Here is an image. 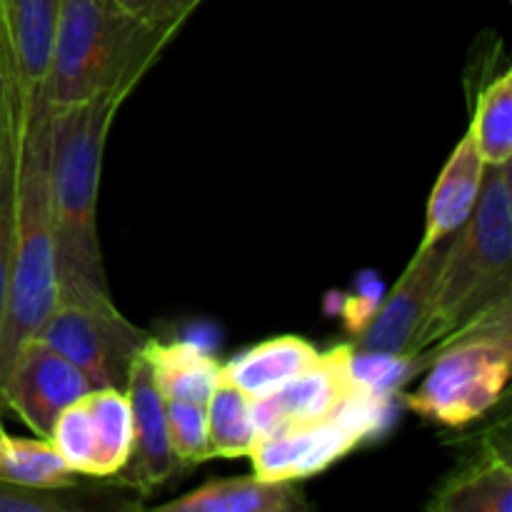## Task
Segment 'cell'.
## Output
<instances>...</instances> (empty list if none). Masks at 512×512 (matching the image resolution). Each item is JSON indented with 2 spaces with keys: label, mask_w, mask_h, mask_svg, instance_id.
Listing matches in <instances>:
<instances>
[{
  "label": "cell",
  "mask_w": 512,
  "mask_h": 512,
  "mask_svg": "<svg viewBox=\"0 0 512 512\" xmlns=\"http://www.w3.org/2000/svg\"><path fill=\"white\" fill-rule=\"evenodd\" d=\"M123 100L120 93H105L53 108L50 195L58 303H113L98 240V193L105 140Z\"/></svg>",
  "instance_id": "1"
},
{
  "label": "cell",
  "mask_w": 512,
  "mask_h": 512,
  "mask_svg": "<svg viewBox=\"0 0 512 512\" xmlns=\"http://www.w3.org/2000/svg\"><path fill=\"white\" fill-rule=\"evenodd\" d=\"M50 123L53 105L43 80L23 90L15 238L0 323V385L20 345L38 335L58 305L50 195Z\"/></svg>",
  "instance_id": "2"
},
{
  "label": "cell",
  "mask_w": 512,
  "mask_h": 512,
  "mask_svg": "<svg viewBox=\"0 0 512 512\" xmlns=\"http://www.w3.org/2000/svg\"><path fill=\"white\" fill-rule=\"evenodd\" d=\"M180 25L138 18L118 0H60L45 78L50 105L65 108L105 93L128 98Z\"/></svg>",
  "instance_id": "3"
},
{
  "label": "cell",
  "mask_w": 512,
  "mask_h": 512,
  "mask_svg": "<svg viewBox=\"0 0 512 512\" xmlns=\"http://www.w3.org/2000/svg\"><path fill=\"white\" fill-rule=\"evenodd\" d=\"M512 160L485 165L478 203L450 238L423 353L512 303Z\"/></svg>",
  "instance_id": "4"
},
{
  "label": "cell",
  "mask_w": 512,
  "mask_h": 512,
  "mask_svg": "<svg viewBox=\"0 0 512 512\" xmlns=\"http://www.w3.org/2000/svg\"><path fill=\"white\" fill-rule=\"evenodd\" d=\"M428 375L405 405L423 420L463 428L500 403L512 370V303L498 305L433 348Z\"/></svg>",
  "instance_id": "5"
},
{
  "label": "cell",
  "mask_w": 512,
  "mask_h": 512,
  "mask_svg": "<svg viewBox=\"0 0 512 512\" xmlns=\"http://www.w3.org/2000/svg\"><path fill=\"white\" fill-rule=\"evenodd\" d=\"M395 395L360 388L330 418L303 428L258 435L248 458L263 480H300L325 473L330 465L383 433L395 413Z\"/></svg>",
  "instance_id": "6"
},
{
  "label": "cell",
  "mask_w": 512,
  "mask_h": 512,
  "mask_svg": "<svg viewBox=\"0 0 512 512\" xmlns=\"http://www.w3.org/2000/svg\"><path fill=\"white\" fill-rule=\"evenodd\" d=\"M35 338L83 370L93 388L128 390L130 368L150 335L130 323L115 303H58Z\"/></svg>",
  "instance_id": "7"
},
{
  "label": "cell",
  "mask_w": 512,
  "mask_h": 512,
  "mask_svg": "<svg viewBox=\"0 0 512 512\" xmlns=\"http://www.w3.org/2000/svg\"><path fill=\"white\" fill-rule=\"evenodd\" d=\"M448 240L420 245L415 258L400 275L393 293L378 305L363 333L355 335V353L423 355V338L433 315L435 290L443 273Z\"/></svg>",
  "instance_id": "8"
},
{
  "label": "cell",
  "mask_w": 512,
  "mask_h": 512,
  "mask_svg": "<svg viewBox=\"0 0 512 512\" xmlns=\"http://www.w3.org/2000/svg\"><path fill=\"white\" fill-rule=\"evenodd\" d=\"M90 390L95 388L83 370L40 338H30L10 363L0 385V400L15 410L38 438L48 440L58 415Z\"/></svg>",
  "instance_id": "9"
},
{
  "label": "cell",
  "mask_w": 512,
  "mask_h": 512,
  "mask_svg": "<svg viewBox=\"0 0 512 512\" xmlns=\"http://www.w3.org/2000/svg\"><path fill=\"white\" fill-rule=\"evenodd\" d=\"M353 345H338L320 353L310 368L295 375L275 393L253 400L255 433L303 428L330 418L363 385L353 375ZM255 435V438H258Z\"/></svg>",
  "instance_id": "10"
},
{
  "label": "cell",
  "mask_w": 512,
  "mask_h": 512,
  "mask_svg": "<svg viewBox=\"0 0 512 512\" xmlns=\"http://www.w3.org/2000/svg\"><path fill=\"white\" fill-rule=\"evenodd\" d=\"M128 400L133 413V445H130L128 463L113 475L120 485L135 488L140 495H150L158 485L173 478L183 468L173 455L165 425V398L155 385L153 370L145 355L140 353L130 368Z\"/></svg>",
  "instance_id": "11"
},
{
  "label": "cell",
  "mask_w": 512,
  "mask_h": 512,
  "mask_svg": "<svg viewBox=\"0 0 512 512\" xmlns=\"http://www.w3.org/2000/svg\"><path fill=\"white\" fill-rule=\"evenodd\" d=\"M23 88L18 83L13 55L0 28V323H3L5 290L15 238V205H18V160Z\"/></svg>",
  "instance_id": "12"
},
{
  "label": "cell",
  "mask_w": 512,
  "mask_h": 512,
  "mask_svg": "<svg viewBox=\"0 0 512 512\" xmlns=\"http://www.w3.org/2000/svg\"><path fill=\"white\" fill-rule=\"evenodd\" d=\"M485 160L475 145L473 133H465L455 145L453 155L445 168L440 170L438 183L430 193L428 210H425V235L420 245H433L448 240L463 228L465 220L478 203L480 185H483Z\"/></svg>",
  "instance_id": "13"
},
{
  "label": "cell",
  "mask_w": 512,
  "mask_h": 512,
  "mask_svg": "<svg viewBox=\"0 0 512 512\" xmlns=\"http://www.w3.org/2000/svg\"><path fill=\"white\" fill-rule=\"evenodd\" d=\"M308 508L295 480L245 478L208 480L200 488L155 505L158 512H298Z\"/></svg>",
  "instance_id": "14"
},
{
  "label": "cell",
  "mask_w": 512,
  "mask_h": 512,
  "mask_svg": "<svg viewBox=\"0 0 512 512\" xmlns=\"http://www.w3.org/2000/svg\"><path fill=\"white\" fill-rule=\"evenodd\" d=\"M58 10L60 0H0V28L23 90L48 78Z\"/></svg>",
  "instance_id": "15"
},
{
  "label": "cell",
  "mask_w": 512,
  "mask_h": 512,
  "mask_svg": "<svg viewBox=\"0 0 512 512\" xmlns=\"http://www.w3.org/2000/svg\"><path fill=\"white\" fill-rule=\"evenodd\" d=\"M320 350L298 335H280L253 345L220 365V380L243 390L250 400L275 393L318 360Z\"/></svg>",
  "instance_id": "16"
},
{
  "label": "cell",
  "mask_w": 512,
  "mask_h": 512,
  "mask_svg": "<svg viewBox=\"0 0 512 512\" xmlns=\"http://www.w3.org/2000/svg\"><path fill=\"white\" fill-rule=\"evenodd\" d=\"M428 510L435 512H510L512 468L508 455L488 450L465 470L450 475L435 490Z\"/></svg>",
  "instance_id": "17"
},
{
  "label": "cell",
  "mask_w": 512,
  "mask_h": 512,
  "mask_svg": "<svg viewBox=\"0 0 512 512\" xmlns=\"http://www.w3.org/2000/svg\"><path fill=\"white\" fill-rule=\"evenodd\" d=\"M155 385L165 400L205 405L220 383V363L193 343L148 340L143 348Z\"/></svg>",
  "instance_id": "18"
},
{
  "label": "cell",
  "mask_w": 512,
  "mask_h": 512,
  "mask_svg": "<svg viewBox=\"0 0 512 512\" xmlns=\"http://www.w3.org/2000/svg\"><path fill=\"white\" fill-rule=\"evenodd\" d=\"M85 398L95 428L93 478H113L128 463L133 445V413L128 393L118 388H95Z\"/></svg>",
  "instance_id": "19"
},
{
  "label": "cell",
  "mask_w": 512,
  "mask_h": 512,
  "mask_svg": "<svg viewBox=\"0 0 512 512\" xmlns=\"http://www.w3.org/2000/svg\"><path fill=\"white\" fill-rule=\"evenodd\" d=\"M0 480L25 488H73L75 473L45 438H13L0 425Z\"/></svg>",
  "instance_id": "20"
},
{
  "label": "cell",
  "mask_w": 512,
  "mask_h": 512,
  "mask_svg": "<svg viewBox=\"0 0 512 512\" xmlns=\"http://www.w3.org/2000/svg\"><path fill=\"white\" fill-rule=\"evenodd\" d=\"M208 443L213 458H243L255 443L253 400L235 385L220 380L205 403Z\"/></svg>",
  "instance_id": "21"
},
{
  "label": "cell",
  "mask_w": 512,
  "mask_h": 512,
  "mask_svg": "<svg viewBox=\"0 0 512 512\" xmlns=\"http://www.w3.org/2000/svg\"><path fill=\"white\" fill-rule=\"evenodd\" d=\"M470 133L485 165L512 160V70H505L478 95Z\"/></svg>",
  "instance_id": "22"
},
{
  "label": "cell",
  "mask_w": 512,
  "mask_h": 512,
  "mask_svg": "<svg viewBox=\"0 0 512 512\" xmlns=\"http://www.w3.org/2000/svg\"><path fill=\"white\" fill-rule=\"evenodd\" d=\"M50 445L55 453L65 460L73 473L88 475L93 478L95 468V428L93 415H90L88 398H80L70 403L58 420L53 423V430L48 435Z\"/></svg>",
  "instance_id": "23"
},
{
  "label": "cell",
  "mask_w": 512,
  "mask_h": 512,
  "mask_svg": "<svg viewBox=\"0 0 512 512\" xmlns=\"http://www.w3.org/2000/svg\"><path fill=\"white\" fill-rule=\"evenodd\" d=\"M165 425L173 455L183 465H195L210 460L208 418L205 405L183 403V400H165Z\"/></svg>",
  "instance_id": "24"
},
{
  "label": "cell",
  "mask_w": 512,
  "mask_h": 512,
  "mask_svg": "<svg viewBox=\"0 0 512 512\" xmlns=\"http://www.w3.org/2000/svg\"><path fill=\"white\" fill-rule=\"evenodd\" d=\"M75 488V485H73ZM73 488H25V485L0 480V512H70L83 510L85 503Z\"/></svg>",
  "instance_id": "25"
},
{
  "label": "cell",
  "mask_w": 512,
  "mask_h": 512,
  "mask_svg": "<svg viewBox=\"0 0 512 512\" xmlns=\"http://www.w3.org/2000/svg\"><path fill=\"white\" fill-rule=\"evenodd\" d=\"M380 295H383V283L378 280V275H365L360 295L350 298L343 308L345 325H348V330H353L355 335L363 333V328L370 323V318H373L375 310H378Z\"/></svg>",
  "instance_id": "26"
},
{
  "label": "cell",
  "mask_w": 512,
  "mask_h": 512,
  "mask_svg": "<svg viewBox=\"0 0 512 512\" xmlns=\"http://www.w3.org/2000/svg\"><path fill=\"white\" fill-rule=\"evenodd\" d=\"M128 13L145 20H185L203 0H118Z\"/></svg>",
  "instance_id": "27"
}]
</instances>
